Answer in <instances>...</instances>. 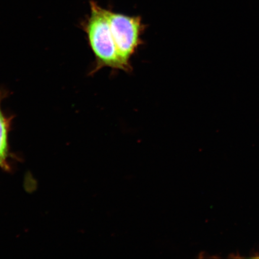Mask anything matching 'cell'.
Listing matches in <instances>:
<instances>
[{"instance_id": "obj_1", "label": "cell", "mask_w": 259, "mask_h": 259, "mask_svg": "<svg viewBox=\"0 0 259 259\" xmlns=\"http://www.w3.org/2000/svg\"><path fill=\"white\" fill-rule=\"evenodd\" d=\"M89 44L96 58L93 73L104 67L127 72L119 57L105 9L90 2V14L83 24Z\"/></svg>"}, {"instance_id": "obj_2", "label": "cell", "mask_w": 259, "mask_h": 259, "mask_svg": "<svg viewBox=\"0 0 259 259\" xmlns=\"http://www.w3.org/2000/svg\"><path fill=\"white\" fill-rule=\"evenodd\" d=\"M119 58L127 72L132 70L131 59L144 44L145 25L139 16H128L105 9Z\"/></svg>"}, {"instance_id": "obj_3", "label": "cell", "mask_w": 259, "mask_h": 259, "mask_svg": "<svg viewBox=\"0 0 259 259\" xmlns=\"http://www.w3.org/2000/svg\"><path fill=\"white\" fill-rule=\"evenodd\" d=\"M10 119L6 117L0 108V167L8 169V134Z\"/></svg>"}, {"instance_id": "obj_4", "label": "cell", "mask_w": 259, "mask_h": 259, "mask_svg": "<svg viewBox=\"0 0 259 259\" xmlns=\"http://www.w3.org/2000/svg\"><path fill=\"white\" fill-rule=\"evenodd\" d=\"M0 97H1V95H0Z\"/></svg>"}]
</instances>
